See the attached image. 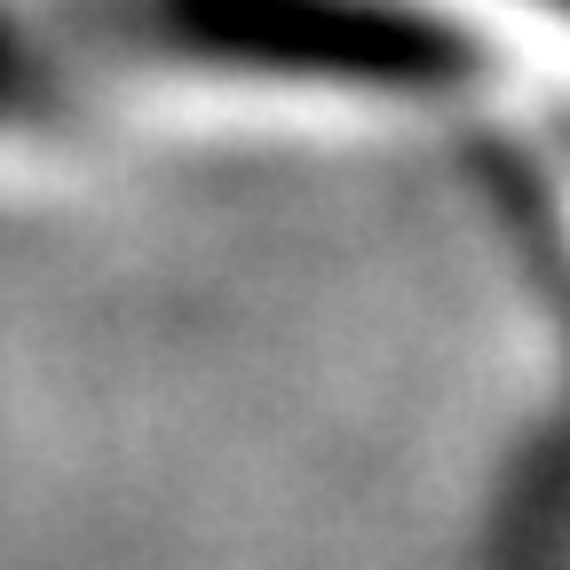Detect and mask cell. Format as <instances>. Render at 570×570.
Instances as JSON below:
<instances>
[{
  "mask_svg": "<svg viewBox=\"0 0 570 570\" xmlns=\"http://www.w3.org/2000/svg\"><path fill=\"white\" fill-rule=\"evenodd\" d=\"M531 9H547V17H570V0H531Z\"/></svg>",
  "mask_w": 570,
  "mask_h": 570,
  "instance_id": "6da1fadb",
  "label": "cell"
}]
</instances>
